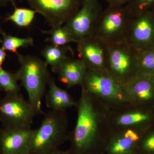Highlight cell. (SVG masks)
<instances>
[{
	"label": "cell",
	"instance_id": "cell-12",
	"mask_svg": "<svg viewBox=\"0 0 154 154\" xmlns=\"http://www.w3.org/2000/svg\"><path fill=\"white\" fill-rule=\"evenodd\" d=\"M35 129L2 128L0 129V154H22L29 152Z\"/></svg>",
	"mask_w": 154,
	"mask_h": 154
},
{
	"label": "cell",
	"instance_id": "cell-22",
	"mask_svg": "<svg viewBox=\"0 0 154 154\" xmlns=\"http://www.w3.org/2000/svg\"><path fill=\"white\" fill-rule=\"evenodd\" d=\"M138 67L139 75H150L154 72V48L139 53Z\"/></svg>",
	"mask_w": 154,
	"mask_h": 154
},
{
	"label": "cell",
	"instance_id": "cell-20",
	"mask_svg": "<svg viewBox=\"0 0 154 154\" xmlns=\"http://www.w3.org/2000/svg\"><path fill=\"white\" fill-rule=\"evenodd\" d=\"M42 33L48 34L50 36L45 42L57 46L68 45L71 42H74L64 25L51 28L49 30H42Z\"/></svg>",
	"mask_w": 154,
	"mask_h": 154
},
{
	"label": "cell",
	"instance_id": "cell-2",
	"mask_svg": "<svg viewBox=\"0 0 154 154\" xmlns=\"http://www.w3.org/2000/svg\"><path fill=\"white\" fill-rule=\"evenodd\" d=\"M20 67L15 72L18 81L28 94V102L37 114H44L42 108V101L47 86L52 79L45 61L32 55H23L19 53Z\"/></svg>",
	"mask_w": 154,
	"mask_h": 154
},
{
	"label": "cell",
	"instance_id": "cell-4",
	"mask_svg": "<svg viewBox=\"0 0 154 154\" xmlns=\"http://www.w3.org/2000/svg\"><path fill=\"white\" fill-rule=\"evenodd\" d=\"M139 53L125 39L108 45L107 72L119 85L128 82L139 75L138 67Z\"/></svg>",
	"mask_w": 154,
	"mask_h": 154
},
{
	"label": "cell",
	"instance_id": "cell-24",
	"mask_svg": "<svg viewBox=\"0 0 154 154\" xmlns=\"http://www.w3.org/2000/svg\"><path fill=\"white\" fill-rule=\"evenodd\" d=\"M154 3V0H129L125 5L133 16L148 11Z\"/></svg>",
	"mask_w": 154,
	"mask_h": 154
},
{
	"label": "cell",
	"instance_id": "cell-23",
	"mask_svg": "<svg viewBox=\"0 0 154 154\" xmlns=\"http://www.w3.org/2000/svg\"><path fill=\"white\" fill-rule=\"evenodd\" d=\"M149 116L140 112H130L123 113L116 118V122L118 126L128 128L148 120Z\"/></svg>",
	"mask_w": 154,
	"mask_h": 154
},
{
	"label": "cell",
	"instance_id": "cell-31",
	"mask_svg": "<svg viewBox=\"0 0 154 154\" xmlns=\"http://www.w3.org/2000/svg\"><path fill=\"white\" fill-rule=\"evenodd\" d=\"M150 77L151 78V79H152L154 81V72H153L152 73V74H151L150 75H149Z\"/></svg>",
	"mask_w": 154,
	"mask_h": 154
},
{
	"label": "cell",
	"instance_id": "cell-10",
	"mask_svg": "<svg viewBox=\"0 0 154 154\" xmlns=\"http://www.w3.org/2000/svg\"><path fill=\"white\" fill-rule=\"evenodd\" d=\"M125 40L139 53L154 48L153 14L148 11L132 16Z\"/></svg>",
	"mask_w": 154,
	"mask_h": 154
},
{
	"label": "cell",
	"instance_id": "cell-32",
	"mask_svg": "<svg viewBox=\"0 0 154 154\" xmlns=\"http://www.w3.org/2000/svg\"><path fill=\"white\" fill-rule=\"evenodd\" d=\"M22 154H30L29 153V152H28Z\"/></svg>",
	"mask_w": 154,
	"mask_h": 154
},
{
	"label": "cell",
	"instance_id": "cell-6",
	"mask_svg": "<svg viewBox=\"0 0 154 154\" xmlns=\"http://www.w3.org/2000/svg\"><path fill=\"white\" fill-rule=\"evenodd\" d=\"M37 113L20 94H6L0 99V122L6 128H29Z\"/></svg>",
	"mask_w": 154,
	"mask_h": 154
},
{
	"label": "cell",
	"instance_id": "cell-30",
	"mask_svg": "<svg viewBox=\"0 0 154 154\" xmlns=\"http://www.w3.org/2000/svg\"><path fill=\"white\" fill-rule=\"evenodd\" d=\"M1 20H2V18L0 17V35H2L3 32H4V31H3L2 29V26H1Z\"/></svg>",
	"mask_w": 154,
	"mask_h": 154
},
{
	"label": "cell",
	"instance_id": "cell-33",
	"mask_svg": "<svg viewBox=\"0 0 154 154\" xmlns=\"http://www.w3.org/2000/svg\"><path fill=\"white\" fill-rule=\"evenodd\" d=\"M1 91H2V90H1V89H0V94H1Z\"/></svg>",
	"mask_w": 154,
	"mask_h": 154
},
{
	"label": "cell",
	"instance_id": "cell-18",
	"mask_svg": "<svg viewBox=\"0 0 154 154\" xmlns=\"http://www.w3.org/2000/svg\"><path fill=\"white\" fill-rule=\"evenodd\" d=\"M13 13L4 19V22H11L19 28H28L32 24L37 12L33 9L18 8L13 5Z\"/></svg>",
	"mask_w": 154,
	"mask_h": 154
},
{
	"label": "cell",
	"instance_id": "cell-1",
	"mask_svg": "<svg viewBox=\"0 0 154 154\" xmlns=\"http://www.w3.org/2000/svg\"><path fill=\"white\" fill-rule=\"evenodd\" d=\"M94 96L82 89L76 102V122L70 134L73 154H87L94 146L99 132L101 116Z\"/></svg>",
	"mask_w": 154,
	"mask_h": 154
},
{
	"label": "cell",
	"instance_id": "cell-11",
	"mask_svg": "<svg viewBox=\"0 0 154 154\" xmlns=\"http://www.w3.org/2000/svg\"><path fill=\"white\" fill-rule=\"evenodd\" d=\"M79 58L88 69L107 72L106 70L108 45L92 36L76 42Z\"/></svg>",
	"mask_w": 154,
	"mask_h": 154
},
{
	"label": "cell",
	"instance_id": "cell-19",
	"mask_svg": "<svg viewBox=\"0 0 154 154\" xmlns=\"http://www.w3.org/2000/svg\"><path fill=\"white\" fill-rule=\"evenodd\" d=\"M2 35L3 37L2 40H1L2 47L5 51L17 54L19 48H26L34 45V40L31 37L19 38L8 34L5 32H3Z\"/></svg>",
	"mask_w": 154,
	"mask_h": 154
},
{
	"label": "cell",
	"instance_id": "cell-29",
	"mask_svg": "<svg viewBox=\"0 0 154 154\" xmlns=\"http://www.w3.org/2000/svg\"><path fill=\"white\" fill-rule=\"evenodd\" d=\"M69 152H65L61 150L58 149L54 151L50 152L49 153L45 154H69Z\"/></svg>",
	"mask_w": 154,
	"mask_h": 154
},
{
	"label": "cell",
	"instance_id": "cell-28",
	"mask_svg": "<svg viewBox=\"0 0 154 154\" xmlns=\"http://www.w3.org/2000/svg\"><path fill=\"white\" fill-rule=\"evenodd\" d=\"M6 53L5 51L2 48H0V68H2V65L5 60Z\"/></svg>",
	"mask_w": 154,
	"mask_h": 154
},
{
	"label": "cell",
	"instance_id": "cell-7",
	"mask_svg": "<svg viewBox=\"0 0 154 154\" xmlns=\"http://www.w3.org/2000/svg\"><path fill=\"white\" fill-rule=\"evenodd\" d=\"M81 86L87 93L106 102L116 104L129 102L122 86L107 72L88 69Z\"/></svg>",
	"mask_w": 154,
	"mask_h": 154
},
{
	"label": "cell",
	"instance_id": "cell-13",
	"mask_svg": "<svg viewBox=\"0 0 154 154\" xmlns=\"http://www.w3.org/2000/svg\"><path fill=\"white\" fill-rule=\"evenodd\" d=\"M87 67L80 59L68 57L58 68L55 73L58 79L70 88L82 84L86 73Z\"/></svg>",
	"mask_w": 154,
	"mask_h": 154
},
{
	"label": "cell",
	"instance_id": "cell-5",
	"mask_svg": "<svg viewBox=\"0 0 154 154\" xmlns=\"http://www.w3.org/2000/svg\"><path fill=\"white\" fill-rule=\"evenodd\" d=\"M132 16L126 5H107L98 18L93 36L107 45L124 40Z\"/></svg>",
	"mask_w": 154,
	"mask_h": 154
},
{
	"label": "cell",
	"instance_id": "cell-15",
	"mask_svg": "<svg viewBox=\"0 0 154 154\" xmlns=\"http://www.w3.org/2000/svg\"><path fill=\"white\" fill-rule=\"evenodd\" d=\"M49 89L45 96V104L50 110L65 111L75 106V102L68 92L58 87L53 78L48 84Z\"/></svg>",
	"mask_w": 154,
	"mask_h": 154
},
{
	"label": "cell",
	"instance_id": "cell-16",
	"mask_svg": "<svg viewBox=\"0 0 154 154\" xmlns=\"http://www.w3.org/2000/svg\"><path fill=\"white\" fill-rule=\"evenodd\" d=\"M139 139V136L135 131L131 128H126L112 141L109 147L110 153L128 154Z\"/></svg>",
	"mask_w": 154,
	"mask_h": 154
},
{
	"label": "cell",
	"instance_id": "cell-26",
	"mask_svg": "<svg viewBox=\"0 0 154 154\" xmlns=\"http://www.w3.org/2000/svg\"><path fill=\"white\" fill-rule=\"evenodd\" d=\"M104 1L107 3L108 5L124 6L125 5L129 0H99Z\"/></svg>",
	"mask_w": 154,
	"mask_h": 154
},
{
	"label": "cell",
	"instance_id": "cell-3",
	"mask_svg": "<svg viewBox=\"0 0 154 154\" xmlns=\"http://www.w3.org/2000/svg\"><path fill=\"white\" fill-rule=\"evenodd\" d=\"M43 114L31 140L30 154H45L57 150L68 137V119L65 111L50 110Z\"/></svg>",
	"mask_w": 154,
	"mask_h": 154
},
{
	"label": "cell",
	"instance_id": "cell-27",
	"mask_svg": "<svg viewBox=\"0 0 154 154\" xmlns=\"http://www.w3.org/2000/svg\"><path fill=\"white\" fill-rule=\"evenodd\" d=\"M23 0H0V7H4L11 4L14 5L17 2H22Z\"/></svg>",
	"mask_w": 154,
	"mask_h": 154
},
{
	"label": "cell",
	"instance_id": "cell-17",
	"mask_svg": "<svg viewBox=\"0 0 154 154\" xmlns=\"http://www.w3.org/2000/svg\"><path fill=\"white\" fill-rule=\"evenodd\" d=\"M69 52H73L69 45L57 46L50 44L45 46L41 51V54L48 65L55 73L58 68L68 57L67 54Z\"/></svg>",
	"mask_w": 154,
	"mask_h": 154
},
{
	"label": "cell",
	"instance_id": "cell-21",
	"mask_svg": "<svg viewBox=\"0 0 154 154\" xmlns=\"http://www.w3.org/2000/svg\"><path fill=\"white\" fill-rule=\"evenodd\" d=\"M16 73L0 68V89L6 94H20L21 89Z\"/></svg>",
	"mask_w": 154,
	"mask_h": 154
},
{
	"label": "cell",
	"instance_id": "cell-34",
	"mask_svg": "<svg viewBox=\"0 0 154 154\" xmlns=\"http://www.w3.org/2000/svg\"><path fill=\"white\" fill-rule=\"evenodd\" d=\"M153 15H154V14H153Z\"/></svg>",
	"mask_w": 154,
	"mask_h": 154
},
{
	"label": "cell",
	"instance_id": "cell-14",
	"mask_svg": "<svg viewBox=\"0 0 154 154\" xmlns=\"http://www.w3.org/2000/svg\"><path fill=\"white\" fill-rule=\"evenodd\" d=\"M121 85L129 102L135 100L148 101L154 96V81L147 75H138Z\"/></svg>",
	"mask_w": 154,
	"mask_h": 154
},
{
	"label": "cell",
	"instance_id": "cell-8",
	"mask_svg": "<svg viewBox=\"0 0 154 154\" xmlns=\"http://www.w3.org/2000/svg\"><path fill=\"white\" fill-rule=\"evenodd\" d=\"M99 0H83L78 11L64 24L75 43L94 36L103 9Z\"/></svg>",
	"mask_w": 154,
	"mask_h": 154
},
{
	"label": "cell",
	"instance_id": "cell-9",
	"mask_svg": "<svg viewBox=\"0 0 154 154\" xmlns=\"http://www.w3.org/2000/svg\"><path fill=\"white\" fill-rule=\"evenodd\" d=\"M51 27L62 26L79 9L83 0H26Z\"/></svg>",
	"mask_w": 154,
	"mask_h": 154
},
{
	"label": "cell",
	"instance_id": "cell-25",
	"mask_svg": "<svg viewBox=\"0 0 154 154\" xmlns=\"http://www.w3.org/2000/svg\"><path fill=\"white\" fill-rule=\"evenodd\" d=\"M144 147L149 151H154V134L146 139L144 143Z\"/></svg>",
	"mask_w": 154,
	"mask_h": 154
}]
</instances>
